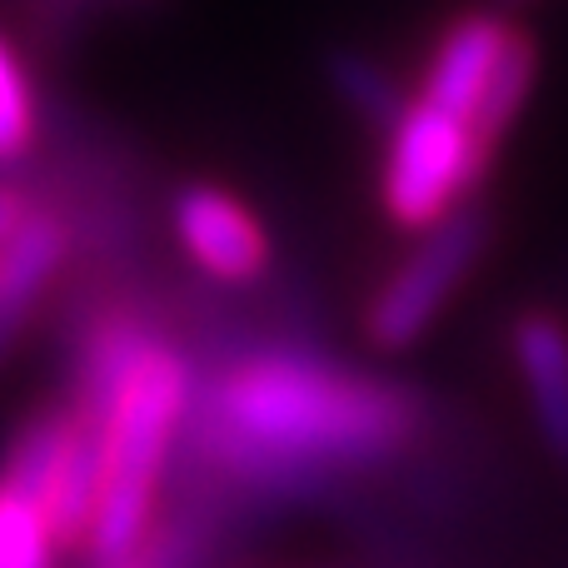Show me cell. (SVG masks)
<instances>
[{"label": "cell", "instance_id": "cell-8", "mask_svg": "<svg viewBox=\"0 0 568 568\" xmlns=\"http://www.w3.org/2000/svg\"><path fill=\"white\" fill-rule=\"evenodd\" d=\"M514 364L529 389V409L554 459L568 464V329L559 314L529 310L514 320Z\"/></svg>", "mask_w": 568, "mask_h": 568}, {"label": "cell", "instance_id": "cell-10", "mask_svg": "<svg viewBox=\"0 0 568 568\" xmlns=\"http://www.w3.org/2000/svg\"><path fill=\"white\" fill-rule=\"evenodd\" d=\"M65 544L45 499L0 474V568H60Z\"/></svg>", "mask_w": 568, "mask_h": 568}, {"label": "cell", "instance_id": "cell-13", "mask_svg": "<svg viewBox=\"0 0 568 568\" xmlns=\"http://www.w3.org/2000/svg\"><path fill=\"white\" fill-rule=\"evenodd\" d=\"M30 190L26 185H16V180H0V250L10 245V235L20 230V220L30 215Z\"/></svg>", "mask_w": 568, "mask_h": 568}, {"label": "cell", "instance_id": "cell-1", "mask_svg": "<svg viewBox=\"0 0 568 568\" xmlns=\"http://www.w3.org/2000/svg\"><path fill=\"white\" fill-rule=\"evenodd\" d=\"M419 429L409 384L304 344H250L200 369L175 469L180 489L245 514L369 479L409 454Z\"/></svg>", "mask_w": 568, "mask_h": 568}, {"label": "cell", "instance_id": "cell-2", "mask_svg": "<svg viewBox=\"0 0 568 568\" xmlns=\"http://www.w3.org/2000/svg\"><path fill=\"white\" fill-rule=\"evenodd\" d=\"M200 369L170 334L145 344L120 384L115 404L105 414V439H100V489L95 514L85 534V564L105 568L140 549L160 519V489L180 459L185 419L195 404Z\"/></svg>", "mask_w": 568, "mask_h": 568}, {"label": "cell", "instance_id": "cell-12", "mask_svg": "<svg viewBox=\"0 0 568 568\" xmlns=\"http://www.w3.org/2000/svg\"><path fill=\"white\" fill-rule=\"evenodd\" d=\"M329 75H334V90L349 100V110L364 120V125L384 130L394 115H399L404 95L394 90V80L384 75L374 60H364V55H354V50H349V55H334Z\"/></svg>", "mask_w": 568, "mask_h": 568}, {"label": "cell", "instance_id": "cell-9", "mask_svg": "<svg viewBox=\"0 0 568 568\" xmlns=\"http://www.w3.org/2000/svg\"><path fill=\"white\" fill-rule=\"evenodd\" d=\"M235 519H240V509H230L225 499L175 489L170 509L140 539V549H130L125 559H115L105 568H210L220 559V549H225Z\"/></svg>", "mask_w": 568, "mask_h": 568}, {"label": "cell", "instance_id": "cell-4", "mask_svg": "<svg viewBox=\"0 0 568 568\" xmlns=\"http://www.w3.org/2000/svg\"><path fill=\"white\" fill-rule=\"evenodd\" d=\"M534 75H539L534 40L499 10H469L439 30L414 95L449 115L474 120V130L499 150V140L509 135L529 100Z\"/></svg>", "mask_w": 568, "mask_h": 568}, {"label": "cell", "instance_id": "cell-3", "mask_svg": "<svg viewBox=\"0 0 568 568\" xmlns=\"http://www.w3.org/2000/svg\"><path fill=\"white\" fill-rule=\"evenodd\" d=\"M379 140V210L404 235H424L469 205L499 155L474 120L449 115L424 95H404Z\"/></svg>", "mask_w": 568, "mask_h": 568}, {"label": "cell", "instance_id": "cell-6", "mask_svg": "<svg viewBox=\"0 0 568 568\" xmlns=\"http://www.w3.org/2000/svg\"><path fill=\"white\" fill-rule=\"evenodd\" d=\"M170 230L185 260L215 284H255L270 270V235L260 215L225 185L190 180L170 195Z\"/></svg>", "mask_w": 568, "mask_h": 568}, {"label": "cell", "instance_id": "cell-7", "mask_svg": "<svg viewBox=\"0 0 568 568\" xmlns=\"http://www.w3.org/2000/svg\"><path fill=\"white\" fill-rule=\"evenodd\" d=\"M75 240H80L75 220L60 205H40L36 200L30 215L20 220V230L10 235V245L0 250V364L20 344V334L45 304V294L70 270Z\"/></svg>", "mask_w": 568, "mask_h": 568}, {"label": "cell", "instance_id": "cell-5", "mask_svg": "<svg viewBox=\"0 0 568 568\" xmlns=\"http://www.w3.org/2000/svg\"><path fill=\"white\" fill-rule=\"evenodd\" d=\"M484 250H489V215L479 205H464L434 230H424L364 304V339L379 354L409 349L474 275Z\"/></svg>", "mask_w": 568, "mask_h": 568}, {"label": "cell", "instance_id": "cell-11", "mask_svg": "<svg viewBox=\"0 0 568 568\" xmlns=\"http://www.w3.org/2000/svg\"><path fill=\"white\" fill-rule=\"evenodd\" d=\"M40 145V90L30 60L0 30V170L20 165Z\"/></svg>", "mask_w": 568, "mask_h": 568}]
</instances>
